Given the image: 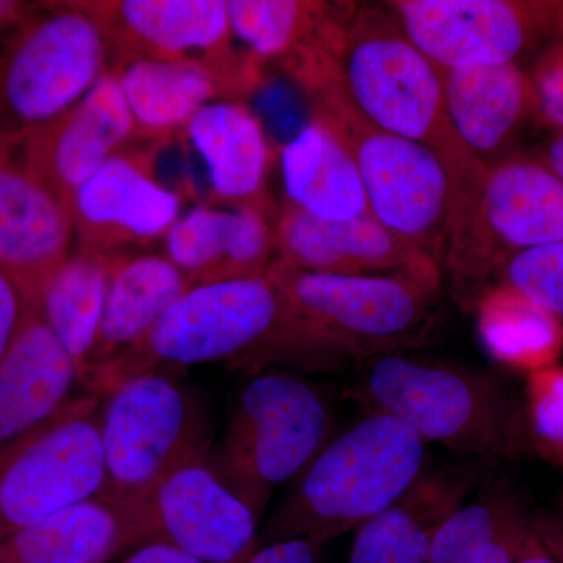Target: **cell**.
<instances>
[{
	"label": "cell",
	"instance_id": "cell-1",
	"mask_svg": "<svg viewBox=\"0 0 563 563\" xmlns=\"http://www.w3.org/2000/svg\"><path fill=\"white\" fill-rule=\"evenodd\" d=\"M198 365L302 373L328 372L343 361L266 274L192 285L131 352L92 377L90 393L102 398L136 374Z\"/></svg>",
	"mask_w": 563,
	"mask_h": 563
},
{
	"label": "cell",
	"instance_id": "cell-2",
	"mask_svg": "<svg viewBox=\"0 0 563 563\" xmlns=\"http://www.w3.org/2000/svg\"><path fill=\"white\" fill-rule=\"evenodd\" d=\"M333 73V84L369 124L421 144L442 161L457 190L459 217L487 169L451 124L439 68L407 38L384 3H355Z\"/></svg>",
	"mask_w": 563,
	"mask_h": 563
},
{
	"label": "cell",
	"instance_id": "cell-3",
	"mask_svg": "<svg viewBox=\"0 0 563 563\" xmlns=\"http://www.w3.org/2000/svg\"><path fill=\"white\" fill-rule=\"evenodd\" d=\"M428 443L406 422L366 412L332 437L269 518L266 543L331 542L387 509L426 468Z\"/></svg>",
	"mask_w": 563,
	"mask_h": 563
},
{
	"label": "cell",
	"instance_id": "cell-4",
	"mask_svg": "<svg viewBox=\"0 0 563 563\" xmlns=\"http://www.w3.org/2000/svg\"><path fill=\"white\" fill-rule=\"evenodd\" d=\"M352 395L366 412L398 418L426 443L476 457L512 455L520 448L509 393L477 369L393 352L363 363Z\"/></svg>",
	"mask_w": 563,
	"mask_h": 563
},
{
	"label": "cell",
	"instance_id": "cell-5",
	"mask_svg": "<svg viewBox=\"0 0 563 563\" xmlns=\"http://www.w3.org/2000/svg\"><path fill=\"white\" fill-rule=\"evenodd\" d=\"M331 393L302 373L251 374L233 402L210 463L258 518L274 492L291 485L333 437Z\"/></svg>",
	"mask_w": 563,
	"mask_h": 563
},
{
	"label": "cell",
	"instance_id": "cell-6",
	"mask_svg": "<svg viewBox=\"0 0 563 563\" xmlns=\"http://www.w3.org/2000/svg\"><path fill=\"white\" fill-rule=\"evenodd\" d=\"M266 274L344 362L401 352L413 343L442 284L431 257L395 273L354 276L301 272L276 258Z\"/></svg>",
	"mask_w": 563,
	"mask_h": 563
},
{
	"label": "cell",
	"instance_id": "cell-7",
	"mask_svg": "<svg viewBox=\"0 0 563 563\" xmlns=\"http://www.w3.org/2000/svg\"><path fill=\"white\" fill-rule=\"evenodd\" d=\"M99 437L101 496L132 507L163 477L213 448L207 399L181 373L163 369L136 374L102 396Z\"/></svg>",
	"mask_w": 563,
	"mask_h": 563
},
{
	"label": "cell",
	"instance_id": "cell-8",
	"mask_svg": "<svg viewBox=\"0 0 563 563\" xmlns=\"http://www.w3.org/2000/svg\"><path fill=\"white\" fill-rule=\"evenodd\" d=\"M313 117L350 151L365 185L369 214L437 263L443 262L459 210L446 166L421 144L369 124L329 79L309 92Z\"/></svg>",
	"mask_w": 563,
	"mask_h": 563
},
{
	"label": "cell",
	"instance_id": "cell-9",
	"mask_svg": "<svg viewBox=\"0 0 563 563\" xmlns=\"http://www.w3.org/2000/svg\"><path fill=\"white\" fill-rule=\"evenodd\" d=\"M110 58L102 29L74 2L38 3L0 49V143H21L76 106Z\"/></svg>",
	"mask_w": 563,
	"mask_h": 563
},
{
	"label": "cell",
	"instance_id": "cell-10",
	"mask_svg": "<svg viewBox=\"0 0 563 563\" xmlns=\"http://www.w3.org/2000/svg\"><path fill=\"white\" fill-rule=\"evenodd\" d=\"M554 243H563V181L518 150L485 173L455 218L443 263L459 298L474 303L512 255Z\"/></svg>",
	"mask_w": 563,
	"mask_h": 563
},
{
	"label": "cell",
	"instance_id": "cell-11",
	"mask_svg": "<svg viewBox=\"0 0 563 563\" xmlns=\"http://www.w3.org/2000/svg\"><path fill=\"white\" fill-rule=\"evenodd\" d=\"M74 5L98 22L113 63L150 58L201 66L224 84L232 101L262 85V63L233 47L224 0H92Z\"/></svg>",
	"mask_w": 563,
	"mask_h": 563
},
{
	"label": "cell",
	"instance_id": "cell-12",
	"mask_svg": "<svg viewBox=\"0 0 563 563\" xmlns=\"http://www.w3.org/2000/svg\"><path fill=\"white\" fill-rule=\"evenodd\" d=\"M101 398L87 393L0 454V542L74 504L101 496Z\"/></svg>",
	"mask_w": 563,
	"mask_h": 563
},
{
	"label": "cell",
	"instance_id": "cell-13",
	"mask_svg": "<svg viewBox=\"0 0 563 563\" xmlns=\"http://www.w3.org/2000/svg\"><path fill=\"white\" fill-rule=\"evenodd\" d=\"M384 5L439 69L521 66L563 32L562 0H390Z\"/></svg>",
	"mask_w": 563,
	"mask_h": 563
},
{
	"label": "cell",
	"instance_id": "cell-14",
	"mask_svg": "<svg viewBox=\"0 0 563 563\" xmlns=\"http://www.w3.org/2000/svg\"><path fill=\"white\" fill-rule=\"evenodd\" d=\"M210 453L174 470L133 506L140 544H172L203 563H246L261 518L222 481Z\"/></svg>",
	"mask_w": 563,
	"mask_h": 563
},
{
	"label": "cell",
	"instance_id": "cell-15",
	"mask_svg": "<svg viewBox=\"0 0 563 563\" xmlns=\"http://www.w3.org/2000/svg\"><path fill=\"white\" fill-rule=\"evenodd\" d=\"M69 210L76 250L113 258L165 240L181 201L155 179L150 163L122 151L74 192Z\"/></svg>",
	"mask_w": 563,
	"mask_h": 563
},
{
	"label": "cell",
	"instance_id": "cell-16",
	"mask_svg": "<svg viewBox=\"0 0 563 563\" xmlns=\"http://www.w3.org/2000/svg\"><path fill=\"white\" fill-rule=\"evenodd\" d=\"M136 141L135 125L111 70L76 106L14 144L22 162L62 201Z\"/></svg>",
	"mask_w": 563,
	"mask_h": 563
},
{
	"label": "cell",
	"instance_id": "cell-17",
	"mask_svg": "<svg viewBox=\"0 0 563 563\" xmlns=\"http://www.w3.org/2000/svg\"><path fill=\"white\" fill-rule=\"evenodd\" d=\"M74 244L68 203L25 166L14 144L0 143V272L29 307Z\"/></svg>",
	"mask_w": 563,
	"mask_h": 563
},
{
	"label": "cell",
	"instance_id": "cell-18",
	"mask_svg": "<svg viewBox=\"0 0 563 563\" xmlns=\"http://www.w3.org/2000/svg\"><path fill=\"white\" fill-rule=\"evenodd\" d=\"M87 393L68 351L27 307L13 342L0 358V454Z\"/></svg>",
	"mask_w": 563,
	"mask_h": 563
},
{
	"label": "cell",
	"instance_id": "cell-19",
	"mask_svg": "<svg viewBox=\"0 0 563 563\" xmlns=\"http://www.w3.org/2000/svg\"><path fill=\"white\" fill-rule=\"evenodd\" d=\"M165 251L191 285L266 276L277 251L276 218L261 206H198L169 229Z\"/></svg>",
	"mask_w": 563,
	"mask_h": 563
},
{
	"label": "cell",
	"instance_id": "cell-20",
	"mask_svg": "<svg viewBox=\"0 0 563 563\" xmlns=\"http://www.w3.org/2000/svg\"><path fill=\"white\" fill-rule=\"evenodd\" d=\"M448 117L463 146L485 169L518 151L536 120V95L520 65L439 69Z\"/></svg>",
	"mask_w": 563,
	"mask_h": 563
},
{
	"label": "cell",
	"instance_id": "cell-21",
	"mask_svg": "<svg viewBox=\"0 0 563 563\" xmlns=\"http://www.w3.org/2000/svg\"><path fill=\"white\" fill-rule=\"evenodd\" d=\"M277 261L321 274L395 273L428 257L368 217L324 221L285 202L276 220Z\"/></svg>",
	"mask_w": 563,
	"mask_h": 563
},
{
	"label": "cell",
	"instance_id": "cell-22",
	"mask_svg": "<svg viewBox=\"0 0 563 563\" xmlns=\"http://www.w3.org/2000/svg\"><path fill=\"white\" fill-rule=\"evenodd\" d=\"M479 468L429 470L355 531L350 563H431L433 540L477 483Z\"/></svg>",
	"mask_w": 563,
	"mask_h": 563
},
{
	"label": "cell",
	"instance_id": "cell-23",
	"mask_svg": "<svg viewBox=\"0 0 563 563\" xmlns=\"http://www.w3.org/2000/svg\"><path fill=\"white\" fill-rule=\"evenodd\" d=\"M165 255L122 254L110 258V280L87 383L124 357L151 332L162 314L191 288Z\"/></svg>",
	"mask_w": 563,
	"mask_h": 563
},
{
	"label": "cell",
	"instance_id": "cell-24",
	"mask_svg": "<svg viewBox=\"0 0 563 563\" xmlns=\"http://www.w3.org/2000/svg\"><path fill=\"white\" fill-rule=\"evenodd\" d=\"M185 135L201 155L214 201L229 207L272 202L266 195L272 146L261 120L246 103H207Z\"/></svg>",
	"mask_w": 563,
	"mask_h": 563
},
{
	"label": "cell",
	"instance_id": "cell-25",
	"mask_svg": "<svg viewBox=\"0 0 563 563\" xmlns=\"http://www.w3.org/2000/svg\"><path fill=\"white\" fill-rule=\"evenodd\" d=\"M135 509L96 496L0 542V563H114L140 547Z\"/></svg>",
	"mask_w": 563,
	"mask_h": 563
},
{
	"label": "cell",
	"instance_id": "cell-26",
	"mask_svg": "<svg viewBox=\"0 0 563 563\" xmlns=\"http://www.w3.org/2000/svg\"><path fill=\"white\" fill-rule=\"evenodd\" d=\"M287 203L324 221L368 217L365 185L350 151L318 118L280 152Z\"/></svg>",
	"mask_w": 563,
	"mask_h": 563
},
{
	"label": "cell",
	"instance_id": "cell-27",
	"mask_svg": "<svg viewBox=\"0 0 563 563\" xmlns=\"http://www.w3.org/2000/svg\"><path fill=\"white\" fill-rule=\"evenodd\" d=\"M110 70L131 111L136 140H172L207 103L232 101L224 84L201 66L132 58L111 63Z\"/></svg>",
	"mask_w": 563,
	"mask_h": 563
},
{
	"label": "cell",
	"instance_id": "cell-28",
	"mask_svg": "<svg viewBox=\"0 0 563 563\" xmlns=\"http://www.w3.org/2000/svg\"><path fill=\"white\" fill-rule=\"evenodd\" d=\"M533 520L509 485L496 481L459 507L433 540L431 563H517Z\"/></svg>",
	"mask_w": 563,
	"mask_h": 563
},
{
	"label": "cell",
	"instance_id": "cell-29",
	"mask_svg": "<svg viewBox=\"0 0 563 563\" xmlns=\"http://www.w3.org/2000/svg\"><path fill=\"white\" fill-rule=\"evenodd\" d=\"M481 342L493 361L529 374L558 365L563 321L514 288L490 284L473 303Z\"/></svg>",
	"mask_w": 563,
	"mask_h": 563
},
{
	"label": "cell",
	"instance_id": "cell-30",
	"mask_svg": "<svg viewBox=\"0 0 563 563\" xmlns=\"http://www.w3.org/2000/svg\"><path fill=\"white\" fill-rule=\"evenodd\" d=\"M109 280L110 258L76 250L52 273L31 307L73 357L84 387Z\"/></svg>",
	"mask_w": 563,
	"mask_h": 563
},
{
	"label": "cell",
	"instance_id": "cell-31",
	"mask_svg": "<svg viewBox=\"0 0 563 563\" xmlns=\"http://www.w3.org/2000/svg\"><path fill=\"white\" fill-rule=\"evenodd\" d=\"M343 2L229 0L233 36L258 62L287 65L320 43L340 16Z\"/></svg>",
	"mask_w": 563,
	"mask_h": 563
},
{
	"label": "cell",
	"instance_id": "cell-32",
	"mask_svg": "<svg viewBox=\"0 0 563 563\" xmlns=\"http://www.w3.org/2000/svg\"><path fill=\"white\" fill-rule=\"evenodd\" d=\"M496 276L563 321V243L518 252Z\"/></svg>",
	"mask_w": 563,
	"mask_h": 563
},
{
	"label": "cell",
	"instance_id": "cell-33",
	"mask_svg": "<svg viewBox=\"0 0 563 563\" xmlns=\"http://www.w3.org/2000/svg\"><path fill=\"white\" fill-rule=\"evenodd\" d=\"M526 418L539 450L563 463V366L559 363L529 374Z\"/></svg>",
	"mask_w": 563,
	"mask_h": 563
},
{
	"label": "cell",
	"instance_id": "cell-34",
	"mask_svg": "<svg viewBox=\"0 0 563 563\" xmlns=\"http://www.w3.org/2000/svg\"><path fill=\"white\" fill-rule=\"evenodd\" d=\"M526 70L536 95V121L551 132H563V32L532 58Z\"/></svg>",
	"mask_w": 563,
	"mask_h": 563
},
{
	"label": "cell",
	"instance_id": "cell-35",
	"mask_svg": "<svg viewBox=\"0 0 563 563\" xmlns=\"http://www.w3.org/2000/svg\"><path fill=\"white\" fill-rule=\"evenodd\" d=\"M324 544L312 539H285L257 548L246 563H320Z\"/></svg>",
	"mask_w": 563,
	"mask_h": 563
},
{
	"label": "cell",
	"instance_id": "cell-36",
	"mask_svg": "<svg viewBox=\"0 0 563 563\" xmlns=\"http://www.w3.org/2000/svg\"><path fill=\"white\" fill-rule=\"evenodd\" d=\"M27 307L16 285L0 272V358L13 342Z\"/></svg>",
	"mask_w": 563,
	"mask_h": 563
},
{
	"label": "cell",
	"instance_id": "cell-37",
	"mask_svg": "<svg viewBox=\"0 0 563 563\" xmlns=\"http://www.w3.org/2000/svg\"><path fill=\"white\" fill-rule=\"evenodd\" d=\"M114 563H203L172 544L150 542L133 548Z\"/></svg>",
	"mask_w": 563,
	"mask_h": 563
},
{
	"label": "cell",
	"instance_id": "cell-38",
	"mask_svg": "<svg viewBox=\"0 0 563 563\" xmlns=\"http://www.w3.org/2000/svg\"><path fill=\"white\" fill-rule=\"evenodd\" d=\"M533 528L544 547L563 563V514L543 515L533 520Z\"/></svg>",
	"mask_w": 563,
	"mask_h": 563
},
{
	"label": "cell",
	"instance_id": "cell-39",
	"mask_svg": "<svg viewBox=\"0 0 563 563\" xmlns=\"http://www.w3.org/2000/svg\"><path fill=\"white\" fill-rule=\"evenodd\" d=\"M38 3L20 2V0H0V33L10 32L36 10Z\"/></svg>",
	"mask_w": 563,
	"mask_h": 563
},
{
	"label": "cell",
	"instance_id": "cell-40",
	"mask_svg": "<svg viewBox=\"0 0 563 563\" xmlns=\"http://www.w3.org/2000/svg\"><path fill=\"white\" fill-rule=\"evenodd\" d=\"M537 155L563 181V132H551Z\"/></svg>",
	"mask_w": 563,
	"mask_h": 563
},
{
	"label": "cell",
	"instance_id": "cell-41",
	"mask_svg": "<svg viewBox=\"0 0 563 563\" xmlns=\"http://www.w3.org/2000/svg\"><path fill=\"white\" fill-rule=\"evenodd\" d=\"M517 563H561L551 554V551L544 547L540 537L537 536L536 528H533L532 539L529 540L525 553L518 559Z\"/></svg>",
	"mask_w": 563,
	"mask_h": 563
}]
</instances>
